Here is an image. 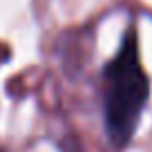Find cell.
<instances>
[{"instance_id": "7a4b0ae2", "label": "cell", "mask_w": 152, "mask_h": 152, "mask_svg": "<svg viewBox=\"0 0 152 152\" xmlns=\"http://www.w3.org/2000/svg\"><path fill=\"white\" fill-rule=\"evenodd\" d=\"M0 152H7V150H5V148H2V145H0Z\"/></svg>"}, {"instance_id": "6da1fadb", "label": "cell", "mask_w": 152, "mask_h": 152, "mask_svg": "<svg viewBox=\"0 0 152 152\" xmlns=\"http://www.w3.org/2000/svg\"><path fill=\"white\" fill-rule=\"evenodd\" d=\"M99 92L107 143L116 152H123L141 125L152 92L150 76L141 61L139 29L134 23L125 27L116 52L101 67Z\"/></svg>"}]
</instances>
